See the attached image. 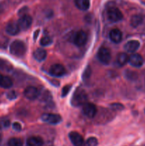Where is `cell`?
I'll return each mask as SVG.
<instances>
[{
	"instance_id": "cell-1",
	"label": "cell",
	"mask_w": 145,
	"mask_h": 146,
	"mask_svg": "<svg viewBox=\"0 0 145 146\" xmlns=\"http://www.w3.org/2000/svg\"><path fill=\"white\" fill-rule=\"evenodd\" d=\"M88 101V94L82 88H77L72 94L71 104L75 107L84 106Z\"/></svg>"
},
{
	"instance_id": "cell-2",
	"label": "cell",
	"mask_w": 145,
	"mask_h": 146,
	"mask_svg": "<svg viewBox=\"0 0 145 146\" xmlns=\"http://www.w3.org/2000/svg\"><path fill=\"white\" fill-rule=\"evenodd\" d=\"M9 51L12 55L21 57L26 54V46L25 44L21 40H15L10 45Z\"/></svg>"
},
{
	"instance_id": "cell-3",
	"label": "cell",
	"mask_w": 145,
	"mask_h": 146,
	"mask_svg": "<svg viewBox=\"0 0 145 146\" xmlns=\"http://www.w3.org/2000/svg\"><path fill=\"white\" fill-rule=\"evenodd\" d=\"M107 16L109 21L112 22H118L123 19V14L117 7H110L107 11Z\"/></svg>"
},
{
	"instance_id": "cell-4",
	"label": "cell",
	"mask_w": 145,
	"mask_h": 146,
	"mask_svg": "<svg viewBox=\"0 0 145 146\" xmlns=\"http://www.w3.org/2000/svg\"><path fill=\"white\" fill-rule=\"evenodd\" d=\"M98 58L102 64H108L111 60L110 51L105 47H101L98 52Z\"/></svg>"
},
{
	"instance_id": "cell-5",
	"label": "cell",
	"mask_w": 145,
	"mask_h": 146,
	"mask_svg": "<svg viewBox=\"0 0 145 146\" xmlns=\"http://www.w3.org/2000/svg\"><path fill=\"white\" fill-rule=\"evenodd\" d=\"M88 41V35L84 31H78L76 34L74 35L72 41L74 44L78 46H82L86 44Z\"/></svg>"
},
{
	"instance_id": "cell-6",
	"label": "cell",
	"mask_w": 145,
	"mask_h": 146,
	"mask_svg": "<svg viewBox=\"0 0 145 146\" xmlns=\"http://www.w3.org/2000/svg\"><path fill=\"white\" fill-rule=\"evenodd\" d=\"M41 120L47 123L55 125V124L59 123L62 121V118H61V115L58 114L44 113L41 116Z\"/></svg>"
},
{
	"instance_id": "cell-7",
	"label": "cell",
	"mask_w": 145,
	"mask_h": 146,
	"mask_svg": "<svg viewBox=\"0 0 145 146\" xmlns=\"http://www.w3.org/2000/svg\"><path fill=\"white\" fill-rule=\"evenodd\" d=\"M82 113L85 116L89 118H92L97 113V108L93 104L87 103L82 107Z\"/></svg>"
},
{
	"instance_id": "cell-8",
	"label": "cell",
	"mask_w": 145,
	"mask_h": 146,
	"mask_svg": "<svg viewBox=\"0 0 145 146\" xmlns=\"http://www.w3.org/2000/svg\"><path fill=\"white\" fill-rule=\"evenodd\" d=\"M49 74L54 77H61L65 74V69L61 64H53L50 67Z\"/></svg>"
},
{
	"instance_id": "cell-9",
	"label": "cell",
	"mask_w": 145,
	"mask_h": 146,
	"mask_svg": "<svg viewBox=\"0 0 145 146\" xmlns=\"http://www.w3.org/2000/svg\"><path fill=\"white\" fill-rule=\"evenodd\" d=\"M17 23H18L20 29L26 30L31 27V24H32V18L27 14L22 15L20 17Z\"/></svg>"
},
{
	"instance_id": "cell-10",
	"label": "cell",
	"mask_w": 145,
	"mask_h": 146,
	"mask_svg": "<svg viewBox=\"0 0 145 146\" xmlns=\"http://www.w3.org/2000/svg\"><path fill=\"white\" fill-rule=\"evenodd\" d=\"M69 138L74 146H84L85 141L83 138L78 133L72 131L69 133Z\"/></svg>"
},
{
	"instance_id": "cell-11",
	"label": "cell",
	"mask_w": 145,
	"mask_h": 146,
	"mask_svg": "<svg viewBox=\"0 0 145 146\" xmlns=\"http://www.w3.org/2000/svg\"><path fill=\"white\" fill-rule=\"evenodd\" d=\"M131 66L135 67V68H139L143 65V58L142 56L139 54H132L129 57V61Z\"/></svg>"
},
{
	"instance_id": "cell-12",
	"label": "cell",
	"mask_w": 145,
	"mask_h": 146,
	"mask_svg": "<svg viewBox=\"0 0 145 146\" xmlns=\"http://www.w3.org/2000/svg\"><path fill=\"white\" fill-rule=\"evenodd\" d=\"M20 28L18 24L15 21H10L6 27V32L11 36H15L18 34L20 31Z\"/></svg>"
},
{
	"instance_id": "cell-13",
	"label": "cell",
	"mask_w": 145,
	"mask_h": 146,
	"mask_svg": "<svg viewBox=\"0 0 145 146\" xmlns=\"http://www.w3.org/2000/svg\"><path fill=\"white\" fill-rule=\"evenodd\" d=\"M24 96L28 100H35L38 96V90L34 86H28L24 91Z\"/></svg>"
},
{
	"instance_id": "cell-14",
	"label": "cell",
	"mask_w": 145,
	"mask_h": 146,
	"mask_svg": "<svg viewBox=\"0 0 145 146\" xmlns=\"http://www.w3.org/2000/svg\"><path fill=\"white\" fill-rule=\"evenodd\" d=\"M109 36L111 41L115 44H118L122 39V33L118 29H113L111 30Z\"/></svg>"
},
{
	"instance_id": "cell-15",
	"label": "cell",
	"mask_w": 145,
	"mask_h": 146,
	"mask_svg": "<svg viewBox=\"0 0 145 146\" xmlns=\"http://www.w3.org/2000/svg\"><path fill=\"white\" fill-rule=\"evenodd\" d=\"M140 46V43L137 40H131L125 45V50L129 53H134Z\"/></svg>"
},
{
	"instance_id": "cell-16",
	"label": "cell",
	"mask_w": 145,
	"mask_h": 146,
	"mask_svg": "<svg viewBox=\"0 0 145 146\" xmlns=\"http://www.w3.org/2000/svg\"><path fill=\"white\" fill-rule=\"evenodd\" d=\"M33 56H34V58L38 62H41V61H44L46 58L47 53L46 51L44 48H37L36 49V51H34V54H33Z\"/></svg>"
},
{
	"instance_id": "cell-17",
	"label": "cell",
	"mask_w": 145,
	"mask_h": 146,
	"mask_svg": "<svg viewBox=\"0 0 145 146\" xmlns=\"http://www.w3.org/2000/svg\"><path fill=\"white\" fill-rule=\"evenodd\" d=\"M43 144H44V141L39 136L30 137L27 140L28 146H42Z\"/></svg>"
},
{
	"instance_id": "cell-18",
	"label": "cell",
	"mask_w": 145,
	"mask_h": 146,
	"mask_svg": "<svg viewBox=\"0 0 145 146\" xmlns=\"http://www.w3.org/2000/svg\"><path fill=\"white\" fill-rule=\"evenodd\" d=\"M129 61V56L125 53H119L116 58V62L119 66H123Z\"/></svg>"
},
{
	"instance_id": "cell-19",
	"label": "cell",
	"mask_w": 145,
	"mask_h": 146,
	"mask_svg": "<svg viewBox=\"0 0 145 146\" xmlns=\"http://www.w3.org/2000/svg\"><path fill=\"white\" fill-rule=\"evenodd\" d=\"M75 4L78 9L82 11H86L90 7L89 0H75Z\"/></svg>"
},
{
	"instance_id": "cell-20",
	"label": "cell",
	"mask_w": 145,
	"mask_h": 146,
	"mask_svg": "<svg viewBox=\"0 0 145 146\" xmlns=\"http://www.w3.org/2000/svg\"><path fill=\"white\" fill-rule=\"evenodd\" d=\"M13 82L11 78L9 76H3L1 79L0 80V86L4 88H9L12 86Z\"/></svg>"
},
{
	"instance_id": "cell-21",
	"label": "cell",
	"mask_w": 145,
	"mask_h": 146,
	"mask_svg": "<svg viewBox=\"0 0 145 146\" xmlns=\"http://www.w3.org/2000/svg\"><path fill=\"white\" fill-rule=\"evenodd\" d=\"M142 22V17L140 15H134L131 18V25L133 27H136Z\"/></svg>"
},
{
	"instance_id": "cell-22",
	"label": "cell",
	"mask_w": 145,
	"mask_h": 146,
	"mask_svg": "<svg viewBox=\"0 0 145 146\" xmlns=\"http://www.w3.org/2000/svg\"><path fill=\"white\" fill-rule=\"evenodd\" d=\"M8 146H23V141L18 138H10L8 141Z\"/></svg>"
},
{
	"instance_id": "cell-23",
	"label": "cell",
	"mask_w": 145,
	"mask_h": 146,
	"mask_svg": "<svg viewBox=\"0 0 145 146\" xmlns=\"http://www.w3.org/2000/svg\"><path fill=\"white\" fill-rule=\"evenodd\" d=\"M53 41L51 39V37L48 36H45L42 37L40 40V44L43 46H49L50 44H52Z\"/></svg>"
},
{
	"instance_id": "cell-24",
	"label": "cell",
	"mask_w": 145,
	"mask_h": 146,
	"mask_svg": "<svg viewBox=\"0 0 145 146\" xmlns=\"http://www.w3.org/2000/svg\"><path fill=\"white\" fill-rule=\"evenodd\" d=\"M98 144V139L95 137H90L86 141L87 146H97Z\"/></svg>"
},
{
	"instance_id": "cell-25",
	"label": "cell",
	"mask_w": 145,
	"mask_h": 146,
	"mask_svg": "<svg viewBox=\"0 0 145 146\" xmlns=\"http://www.w3.org/2000/svg\"><path fill=\"white\" fill-rule=\"evenodd\" d=\"M71 88H72V86L71 85H66L62 89V93H61V96L65 97V96L68 95L69 94L70 91H71Z\"/></svg>"
},
{
	"instance_id": "cell-26",
	"label": "cell",
	"mask_w": 145,
	"mask_h": 146,
	"mask_svg": "<svg viewBox=\"0 0 145 146\" xmlns=\"http://www.w3.org/2000/svg\"><path fill=\"white\" fill-rule=\"evenodd\" d=\"M10 122L9 120H3L0 121V129L7 128L9 126Z\"/></svg>"
},
{
	"instance_id": "cell-27",
	"label": "cell",
	"mask_w": 145,
	"mask_h": 146,
	"mask_svg": "<svg viewBox=\"0 0 145 146\" xmlns=\"http://www.w3.org/2000/svg\"><path fill=\"white\" fill-rule=\"evenodd\" d=\"M7 98L11 100L14 99V98H16V92L14 91H10V92H9L7 94Z\"/></svg>"
},
{
	"instance_id": "cell-28",
	"label": "cell",
	"mask_w": 145,
	"mask_h": 146,
	"mask_svg": "<svg viewBox=\"0 0 145 146\" xmlns=\"http://www.w3.org/2000/svg\"><path fill=\"white\" fill-rule=\"evenodd\" d=\"M12 127L13 128H14V130H15V131H20L21 130V125L19 123H17V122L14 123L12 125Z\"/></svg>"
},
{
	"instance_id": "cell-29",
	"label": "cell",
	"mask_w": 145,
	"mask_h": 146,
	"mask_svg": "<svg viewBox=\"0 0 145 146\" xmlns=\"http://www.w3.org/2000/svg\"><path fill=\"white\" fill-rule=\"evenodd\" d=\"M90 76V67H88L83 73V78H87Z\"/></svg>"
},
{
	"instance_id": "cell-30",
	"label": "cell",
	"mask_w": 145,
	"mask_h": 146,
	"mask_svg": "<svg viewBox=\"0 0 145 146\" xmlns=\"http://www.w3.org/2000/svg\"><path fill=\"white\" fill-rule=\"evenodd\" d=\"M2 76H2V75H1V74H0V80H1V78H2Z\"/></svg>"
},
{
	"instance_id": "cell-31",
	"label": "cell",
	"mask_w": 145,
	"mask_h": 146,
	"mask_svg": "<svg viewBox=\"0 0 145 146\" xmlns=\"http://www.w3.org/2000/svg\"><path fill=\"white\" fill-rule=\"evenodd\" d=\"M13 1H19L20 0H13Z\"/></svg>"
},
{
	"instance_id": "cell-32",
	"label": "cell",
	"mask_w": 145,
	"mask_h": 146,
	"mask_svg": "<svg viewBox=\"0 0 145 146\" xmlns=\"http://www.w3.org/2000/svg\"><path fill=\"white\" fill-rule=\"evenodd\" d=\"M141 146H145V144H143V145H141Z\"/></svg>"
}]
</instances>
